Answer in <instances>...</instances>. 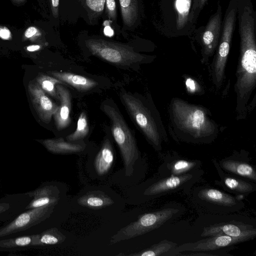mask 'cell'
<instances>
[{
	"label": "cell",
	"instance_id": "32",
	"mask_svg": "<svg viewBox=\"0 0 256 256\" xmlns=\"http://www.w3.org/2000/svg\"><path fill=\"white\" fill-rule=\"evenodd\" d=\"M106 12L110 20L114 24V26L117 25V14L115 0H106Z\"/></svg>",
	"mask_w": 256,
	"mask_h": 256
},
{
	"label": "cell",
	"instance_id": "22",
	"mask_svg": "<svg viewBox=\"0 0 256 256\" xmlns=\"http://www.w3.org/2000/svg\"><path fill=\"white\" fill-rule=\"evenodd\" d=\"M37 247L38 234L0 238V252H14Z\"/></svg>",
	"mask_w": 256,
	"mask_h": 256
},
{
	"label": "cell",
	"instance_id": "39",
	"mask_svg": "<svg viewBox=\"0 0 256 256\" xmlns=\"http://www.w3.org/2000/svg\"><path fill=\"white\" fill-rule=\"evenodd\" d=\"M51 0V4L52 6V8L53 9V12H55V10H57L59 4V0Z\"/></svg>",
	"mask_w": 256,
	"mask_h": 256
},
{
	"label": "cell",
	"instance_id": "17",
	"mask_svg": "<svg viewBox=\"0 0 256 256\" xmlns=\"http://www.w3.org/2000/svg\"><path fill=\"white\" fill-rule=\"evenodd\" d=\"M28 88L32 103L39 118L43 122L49 123L58 106L46 95L38 83L30 82Z\"/></svg>",
	"mask_w": 256,
	"mask_h": 256
},
{
	"label": "cell",
	"instance_id": "31",
	"mask_svg": "<svg viewBox=\"0 0 256 256\" xmlns=\"http://www.w3.org/2000/svg\"><path fill=\"white\" fill-rule=\"evenodd\" d=\"M85 4L89 12L100 14L104 8L106 0H85Z\"/></svg>",
	"mask_w": 256,
	"mask_h": 256
},
{
	"label": "cell",
	"instance_id": "19",
	"mask_svg": "<svg viewBox=\"0 0 256 256\" xmlns=\"http://www.w3.org/2000/svg\"><path fill=\"white\" fill-rule=\"evenodd\" d=\"M214 163L220 177V180L216 181V182L225 190L234 194L246 195L256 190L255 184L236 178L234 176H230L228 174L224 172L217 162H214Z\"/></svg>",
	"mask_w": 256,
	"mask_h": 256
},
{
	"label": "cell",
	"instance_id": "5",
	"mask_svg": "<svg viewBox=\"0 0 256 256\" xmlns=\"http://www.w3.org/2000/svg\"><path fill=\"white\" fill-rule=\"evenodd\" d=\"M120 99L130 116L150 143L157 150L162 140L167 138L160 114L154 106H148L130 92L121 94Z\"/></svg>",
	"mask_w": 256,
	"mask_h": 256
},
{
	"label": "cell",
	"instance_id": "6",
	"mask_svg": "<svg viewBox=\"0 0 256 256\" xmlns=\"http://www.w3.org/2000/svg\"><path fill=\"white\" fill-rule=\"evenodd\" d=\"M192 0H160L162 32L169 36H190L195 32L197 19Z\"/></svg>",
	"mask_w": 256,
	"mask_h": 256
},
{
	"label": "cell",
	"instance_id": "35",
	"mask_svg": "<svg viewBox=\"0 0 256 256\" xmlns=\"http://www.w3.org/2000/svg\"><path fill=\"white\" fill-rule=\"evenodd\" d=\"M38 30L34 26L28 28L24 32V36L27 38H30L38 35Z\"/></svg>",
	"mask_w": 256,
	"mask_h": 256
},
{
	"label": "cell",
	"instance_id": "36",
	"mask_svg": "<svg viewBox=\"0 0 256 256\" xmlns=\"http://www.w3.org/2000/svg\"><path fill=\"white\" fill-rule=\"evenodd\" d=\"M0 38L3 40H8L11 38L10 30L6 27H0Z\"/></svg>",
	"mask_w": 256,
	"mask_h": 256
},
{
	"label": "cell",
	"instance_id": "40",
	"mask_svg": "<svg viewBox=\"0 0 256 256\" xmlns=\"http://www.w3.org/2000/svg\"><path fill=\"white\" fill-rule=\"evenodd\" d=\"M13 0L15 1L16 2L20 3V2H24V0Z\"/></svg>",
	"mask_w": 256,
	"mask_h": 256
},
{
	"label": "cell",
	"instance_id": "9",
	"mask_svg": "<svg viewBox=\"0 0 256 256\" xmlns=\"http://www.w3.org/2000/svg\"><path fill=\"white\" fill-rule=\"evenodd\" d=\"M180 210L167 208L157 211L145 213L138 220L120 229L110 238V244L141 236L158 228L167 222L176 217Z\"/></svg>",
	"mask_w": 256,
	"mask_h": 256
},
{
	"label": "cell",
	"instance_id": "37",
	"mask_svg": "<svg viewBox=\"0 0 256 256\" xmlns=\"http://www.w3.org/2000/svg\"><path fill=\"white\" fill-rule=\"evenodd\" d=\"M104 33L105 35L109 36H111L114 35V31L109 26H105L104 28Z\"/></svg>",
	"mask_w": 256,
	"mask_h": 256
},
{
	"label": "cell",
	"instance_id": "34",
	"mask_svg": "<svg viewBox=\"0 0 256 256\" xmlns=\"http://www.w3.org/2000/svg\"><path fill=\"white\" fill-rule=\"evenodd\" d=\"M186 86L188 92L190 93L196 92L200 86L197 82L192 78H188L185 81Z\"/></svg>",
	"mask_w": 256,
	"mask_h": 256
},
{
	"label": "cell",
	"instance_id": "7",
	"mask_svg": "<svg viewBox=\"0 0 256 256\" xmlns=\"http://www.w3.org/2000/svg\"><path fill=\"white\" fill-rule=\"evenodd\" d=\"M84 44L92 54L118 66H132L144 62L146 58L129 46L100 38H88Z\"/></svg>",
	"mask_w": 256,
	"mask_h": 256
},
{
	"label": "cell",
	"instance_id": "18",
	"mask_svg": "<svg viewBox=\"0 0 256 256\" xmlns=\"http://www.w3.org/2000/svg\"><path fill=\"white\" fill-rule=\"evenodd\" d=\"M56 88L60 104L53 116L57 130H61L68 127L71 123L72 96L69 90L61 84H57Z\"/></svg>",
	"mask_w": 256,
	"mask_h": 256
},
{
	"label": "cell",
	"instance_id": "8",
	"mask_svg": "<svg viewBox=\"0 0 256 256\" xmlns=\"http://www.w3.org/2000/svg\"><path fill=\"white\" fill-rule=\"evenodd\" d=\"M236 20V0H230L222 24V34L212 66V80L220 88L225 78V68Z\"/></svg>",
	"mask_w": 256,
	"mask_h": 256
},
{
	"label": "cell",
	"instance_id": "12",
	"mask_svg": "<svg viewBox=\"0 0 256 256\" xmlns=\"http://www.w3.org/2000/svg\"><path fill=\"white\" fill-rule=\"evenodd\" d=\"M66 184L56 181L44 182L34 190L28 192L32 198L26 210L50 205L67 204L70 198L68 196Z\"/></svg>",
	"mask_w": 256,
	"mask_h": 256
},
{
	"label": "cell",
	"instance_id": "24",
	"mask_svg": "<svg viewBox=\"0 0 256 256\" xmlns=\"http://www.w3.org/2000/svg\"><path fill=\"white\" fill-rule=\"evenodd\" d=\"M219 166L230 175L242 177L254 182L256 180V170L248 163L228 158L220 160Z\"/></svg>",
	"mask_w": 256,
	"mask_h": 256
},
{
	"label": "cell",
	"instance_id": "20",
	"mask_svg": "<svg viewBox=\"0 0 256 256\" xmlns=\"http://www.w3.org/2000/svg\"><path fill=\"white\" fill-rule=\"evenodd\" d=\"M248 234L256 235V229L248 225L228 223L213 225L205 228L201 236H213L224 235L238 237Z\"/></svg>",
	"mask_w": 256,
	"mask_h": 256
},
{
	"label": "cell",
	"instance_id": "4",
	"mask_svg": "<svg viewBox=\"0 0 256 256\" xmlns=\"http://www.w3.org/2000/svg\"><path fill=\"white\" fill-rule=\"evenodd\" d=\"M102 110L111 120L112 134L119 148L124 164V168L113 175H122L126 178L134 177L136 168L140 164L141 156L133 132L116 106L109 102H104Z\"/></svg>",
	"mask_w": 256,
	"mask_h": 256
},
{
	"label": "cell",
	"instance_id": "38",
	"mask_svg": "<svg viewBox=\"0 0 256 256\" xmlns=\"http://www.w3.org/2000/svg\"><path fill=\"white\" fill-rule=\"evenodd\" d=\"M40 48L39 45H31L27 46L26 50L29 52L36 51Z\"/></svg>",
	"mask_w": 256,
	"mask_h": 256
},
{
	"label": "cell",
	"instance_id": "23",
	"mask_svg": "<svg viewBox=\"0 0 256 256\" xmlns=\"http://www.w3.org/2000/svg\"><path fill=\"white\" fill-rule=\"evenodd\" d=\"M124 27L130 30L140 23L142 13L140 0H118Z\"/></svg>",
	"mask_w": 256,
	"mask_h": 256
},
{
	"label": "cell",
	"instance_id": "28",
	"mask_svg": "<svg viewBox=\"0 0 256 256\" xmlns=\"http://www.w3.org/2000/svg\"><path fill=\"white\" fill-rule=\"evenodd\" d=\"M200 165L199 161L180 159L168 164L171 175L178 176L196 170Z\"/></svg>",
	"mask_w": 256,
	"mask_h": 256
},
{
	"label": "cell",
	"instance_id": "25",
	"mask_svg": "<svg viewBox=\"0 0 256 256\" xmlns=\"http://www.w3.org/2000/svg\"><path fill=\"white\" fill-rule=\"evenodd\" d=\"M52 74L56 78L66 83L77 90L85 92L96 87L97 82L88 78L68 72H52Z\"/></svg>",
	"mask_w": 256,
	"mask_h": 256
},
{
	"label": "cell",
	"instance_id": "13",
	"mask_svg": "<svg viewBox=\"0 0 256 256\" xmlns=\"http://www.w3.org/2000/svg\"><path fill=\"white\" fill-rule=\"evenodd\" d=\"M115 161L114 150L110 140L106 138L98 152L88 159L86 170L92 179L103 180L112 173Z\"/></svg>",
	"mask_w": 256,
	"mask_h": 256
},
{
	"label": "cell",
	"instance_id": "3",
	"mask_svg": "<svg viewBox=\"0 0 256 256\" xmlns=\"http://www.w3.org/2000/svg\"><path fill=\"white\" fill-rule=\"evenodd\" d=\"M125 204L124 198L106 185L85 187L70 200L72 212L104 216L118 215L123 210Z\"/></svg>",
	"mask_w": 256,
	"mask_h": 256
},
{
	"label": "cell",
	"instance_id": "14",
	"mask_svg": "<svg viewBox=\"0 0 256 256\" xmlns=\"http://www.w3.org/2000/svg\"><path fill=\"white\" fill-rule=\"evenodd\" d=\"M255 234H248L238 237L228 236H210L196 242L183 244L171 250L166 256H176L183 252H206L216 250L234 244L244 242L255 238Z\"/></svg>",
	"mask_w": 256,
	"mask_h": 256
},
{
	"label": "cell",
	"instance_id": "10",
	"mask_svg": "<svg viewBox=\"0 0 256 256\" xmlns=\"http://www.w3.org/2000/svg\"><path fill=\"white\" fill-rule=\"evenodd\" d=\"M202 171L194 170L189 172L160 180L138 192V200L144 201L184 188L188 190L200 178Z\"/></svg>",
	"mask_w": 256,
	"mask_h": 256
},
{
	"label": "cell",
	"instance_id": "26",
	"mask_svg": "<svg viewBox=\"0 0 256 256\" xmlns=\"http://www.w3.org/2000/svg\"><path fill=\"white\" fill-rule=\"evenodd\" d=\"M66 238V236L58 227L50 228L38 234V246L61 244Z\"/></svg>",
	"mask_w": 256,
	"mask_h": 256
},
{
	"label": "cell",
	"instance_id": "2",
	"mask_svg": "<svg viewBox=\"0 0 256 256\" xmlns=\"http://www.w3.org/2000/svg\"><path fill=\"white\" fill-rule=\"evenodd\" d=\"M70 203L26 210L0 227V238L38 234L58 227L70 214Z\"/></svg>",
	"mask_w": 256,
	"mask_h": 256
},
{
	"label": "cell",
	"instance_id": "15",
	"mask_svg": "<svg viewBox=\"0 0 256 256\" xmlns=\"http://www.w3.org/2000/svg\"><path fill=\"white\" fill-rule=\"evenodd\" d=\"M222 8L218 2L216 12L210 16L200 36L202 62H206L216 50L222 30Z\"/></svg>",
	"mask_w": 256,
	"mask_h": 256
},
{
	"label": "cell",
	"instance_id": "27",
	"mask_svg": "<svg viewBox=\"0 0 256 256\" xmlns=\"http://www.w3.org/2000/svg\"><path fill=\"white\" fill-rule=\"evenodd\" d=\"M176 243L164 240L150 248L132 254H125L128 256H160L166 254L176 246Z\"/></svg>",
	"mask_w": 256,
	"mask_h": 256
},
{
	"label": "cell",
	"instance_id": "33",
	"mask_svg": "<svg viewBox=\"0 0 256 256\" xmlns=\"http://www.w3.org/2000/svg\"><path fill=\"white\" fill-rule=\"evenodd\" d=\"M208 0H192V10L195 18L198 20L201 10Z\"/></svg>",
	"mask_w": 256,
	"mask_h": 256
},
{
	"label": "cell",
	"instance_id": "11",
	"mask_svg": "<svg viewBox=\"0 0 256 256\" xmlns=\"http://www.w3.org/2000/svg\"><path fill=\"white\" fill-rule=\"evenodd\" d=\"M193 196L197 204L212 212H234L244 206L240 200L211 188H198L194 192Z\"/></svg>",
	"mask_w": 256,
	"mask_h": 256
},
{
	"label": "cell",
	"instance_id": "30",
	"mask_svg": "<svg viewBox=\"0 0 256 256\" xmlns=\"http://www.w3.org/2000/svg\"><path fill=\"white\" fill-rule=\"evenodd\" d=\"M36 80L38 85L44 92H46L54 98L58 99L59 96L56 85L58 84H63L62 82L54 77H51L45 74H40L36 78Z\"/></svg>",
	"mask_w": 256,
	"mask_h": 256
},
{
	"label": "cell",
	"instance_id": "16",
	"mask_svg": "<svg viewBox=\"0 0 256 256\" xmlns=\"http://www.w3.org/2000/svg\"><path fill=\"white\" fill-rule=\"evenodd\" d=\"M32 198L28 192L6 194L0 198V222L14 219L26 208Z\"/></svg>",
	"mask_w": 256,
	"mask_h": 256
},
{
	"label": "cell",
	"instance_id": "1",
	"mask_svg": "<svg viewBox=\"0 0 256 256\" xmlns=\"http://www.w3.org/2000/svg\"><path fill=\"white\" fill-rule=\"evenodd\" d=\"M169 115L172 130L184 140L208 142L218 134V125L208 110L204 106L174 98L170 103Z\"/></svg>",
	"mask_w": 256,
	"mask_h": 256
},
{
	"label": "cell",
	"instance_id": "21",
	"mask_svg": "<svg viewBox=\"0 0 256 256\" xmlns=\"http://www.w3.org/2000/svg\"><path fill=\"white\" fill-rule=\"evenodd\" d=\"M41 142L48 152L56 154H79L82 153L86 147L82 142L66 141L63 138L47 139Z\"/></svg>",
	"mask_w": 256,
	"mask_h": 256
},
{
	"label": "cell",
	"instance_id": "29",
	"mask_svg": "<svg viewBox=\"0 0 256 256\" xmlns=\"http://www.w3.org/2000/svg\"><path fill=\"white\" fill-rule=\"evenodd\" d=\"M89 132L87 116L82 112L78 118L75 131L66 137V140L70 142L80 141L87 136Z\"/></svg>",
	"mask_w": 256,
	"mask_h": 256
}]
</instances>
